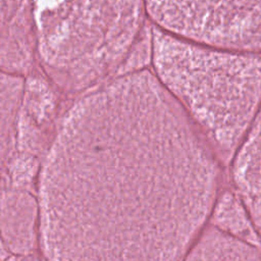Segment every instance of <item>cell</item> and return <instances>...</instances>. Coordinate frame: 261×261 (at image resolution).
I'll use <instances>...</instances> for the list:
<instances>
[{
    "instance_id": "30bf717a",
    "label": "cell",
    "mask_w": 261,
    "mask_h": 261,
    "mask_svg": "<svg viewBox=\"0 0 261 261\" xmlns=\"http://www.w3.org/2000/svg\"><path fill=\"white\" fill-rule=\"evenodd\" d=\"M208 223L233 236L261 245L251 216L236 192L231 188H222L218 194Z\"/></svg>"
},
{
    "instance_id": "5b68a950",
    "label": "cell",
    "mask_w": 261,
    "mask_h": 261,
    "mask_svg": "<svg viewBox=\"0 0 261 261\" xmlns=\"http://www.w3.org/2000/svg\"><path fill=\"white\" fill-rule=\"evenodd\" d=\"M40 210L29 188L11 186L0 191V242L12 259L39 251Z\"/></svg>"
},
{
    "instance_id": "6da1fadb",
    "label": "cell",
    "mask_w": 261,
    "mask_h": 261,
    "mask_svg": "<svg viewBox=\"0 0 261 261\" xmlns=\"http://www.w3.org/2000/svg\"><path fill=\"white\" fill-rule=\"evenodd\" d=\"M223 162L151 68L63 112L40 161L39 252L56 261H177L208 223Z\"/></svg>"
},
{
    "instance_id": "8992f818",
    "label": "cell",
    "mask_w": 261,
    "mask_h": 261,
    "mask_svg": "<svg viewBox=\"0 0 261 261\" xmlns=\"http://www.w3.org/2000/svg\"><path fill=\"white\" fill-rule=\"evenodd\" d=\"M36 62L34 0H0V69L28 76Z\"/></svg>"
},
{
    "instance_id": "277c9868",
    "label": "cell",
    "mask_w": 261,
    "mask_h": 261,
    "mask_svg": "<svg viewBox=\"0 0 261 261\" xmlns=\"http://www.w3.org/2000/svg\"><path fill=\"white\" fill-rule=\"evenodd\" d=\"M151 23L192 41L261 52V0H146Z\"/></svg>"
},
{
    "instance_id": "3957f363",
    "label": "cell",
    "mask_w": 261,
    "mask_h": 261,
    "mask_svg": "<svg viewBox=\"0 0 261 261\" xmlns=\"http://www.w3.org/2000/svg\"><path fill=\"white\" fill-rule=\"evenodd\" d=\"M37 63L81 95L120 73L147 34L146 0H34Z\"/></svg>"
},
{
    "instance_id": "7a4b0ae2",
    "label": "cell",
    "mask_w": 261,
    "mask_h": 261,
    "mask_svg": "<svg viewBox=\"0 0 261 261\" xmlns=\"http://www.w3.org/2000/svg\"><path fill=\"white\" fill-rule=\"evenodd\" d=\"M150 64L228 163L261 108V52L192 41L152 24Z\"/></svg>"
},
{
    "instance_id": "ba28073f",
    "label": "cell",
    "mask_w": 261,
    "mask_h": 261,
    "mask_svg": "<svg viewBox=\"0 0 261 261\" xmlns=\"http://www.w3.org/2000/svg\"><path fill=\"white\" fill-rule=\"evenodd\" d=\"M24 91L25 76L0 69V187L6 181L16 154Z\"/></svg>"
},
{
    "instance_id": "52a82bcc",
    "label": "cell",
    "mask_w": 261,
    "mask_h": 261,
    "mask_svg": "<svg viewBox=\"0 0 261 261\" xmlns=\"http://www.w3.org/2000/svg\"><path fill=\"white\" fill-rule=\"evenodd\" d=\"M228 164L231 189L246 206L261 239V108Z\"/></svg>"
},
{
    "instance_id": "9c48e42d",
    "label": "cell",
    "mask_w": 261,
    "mask_h": 261,
    "mask_svg": "<svg viewBox=\"0 0 261 261\" xmlns=\"http://www.w3.org/2000/svg\"><path fill=\"white\" fill-rule=\"evenodd\" d=\"M185 260H261V245L207 223L196 237Z\"/></svg>"
}]
</instances>
